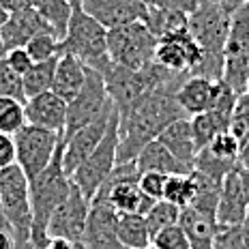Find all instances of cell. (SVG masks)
Returning a JSON list of instances; mask_svg holds the SVG:
<instances>
[{"label":"cell","instance_id":"cell-1","mask_svg":"<svg viewBox=\"0 0 249 249\" xmlns=\"http://www.w3.org/2000/svg\"><path fill=\"white\" fill-rule=\"evenodd\" d=\"M176 90L178 88H159L133 110L118 114V161H133L140 150L157 140L168 124L187 118L176 101Z\"/></svg>","mask_w":249,"mask_h":249},{"label":"cell","instance_id":"cell-2","mask_svg":"<svg viewBox=\"0 0 249 249\" xmlns=\"http://www.w3.org/2000/svg\"><path fill=\"white\" fill-rule=\"evenodd\" d=\"M62 146H65V138H62V144L56 150L52 163L39 176L30 178V204H33L30 245H33V249H45L50 241V219L54 211L60 206V202L69 196L71 185H73L71 176L65 170V163H62Z\"/></svg>","mask_w":249,"mask_h":249},{"label":"cell","instance_id":"cell-3","mask_svg":"<svg viewBox=\"0 0 249 249\" xmlns=\"http://www.w3.org/2000/svg\"><path fill=\"white\" fill-rule=\"evenodd\" d=\"M0 198L7 215L15 249H33V204H30V178L18 163L0 170Z\"/></svg>","mask_w":249,"mask_h":249},{"label":"cell","instance_id":"cell-4","mask_svg":"<svg viewBox=\"0 0 249 249\" xmlns=\"http://www.w3.org/2000/svg\"><path fill=\"white\" fill-rule=\"evenodd\" d=\"M60 52L77 56L97 71L110 60V54H107V28L97 22L90 13L84 11L80 0L73 2V13H71L67 33L60 39Z\"/></svg>","mask_w":249,"mask_h":249},{"label":"cell","instance_id":"cell-5","mask_svg":"<svg viewBox=\"0 0 249 249\" xmlns=\"http://www.w3.org/2000/svg\"><path fill=\"white\" fill-rule=\"evenodd\" d=\"M159 39L142 19L107 30V54L114 62L129 69H144L155 60Z\"/></svg>","mask_w":249,"mask_h":249},{"label":"cell","instance_id":"cell-6","mask_svg":"<svg viewBox=\"0 0 249 249\" xmlns=\"http://www.w3.org/2000/svg\"><path fill=\"white\" fill-rule=\"evenodd\" d=\"M118 110L114 106V114L110 121V129L99 142V146L82 161L71 174V180L80 187V191L88 200L95 198L99 187L112 174L114 165L118 163Z\"/></svg>","mask_w":249,"mask_h":249},{"label":"cell","instance_id":"cell-7","mask_svg":"<svg viewBox=\"0 0 249 249\" xmlns=\"http://www.w3.org/2000/svg\"><path fill=\"white\" fill-rule=\"evenodd\" d=\"M65 133L26 123L13 136L15 140V163L24 170L28 178H35L52 163L56 150L60 148Z\"/></svg>","mask_w":249,"mask_h":249},{"label":"cell","instance_id":"cell-8","mask_svg":"<svg viewBox=\"0 0 249 249\" xmlns=\"http://www.w3.org/2000/svg\"><path fill=\"white\" fill-rule=\"evenodd\" d=\"M232 13L221 2L204 0L189 13V33L202 48V58H224Z\"/></svg>","mask_w":249,"mask_h":249},{"label":"cell","instance_id":"cell-9","mask_svg":"<svg viewBox=\"0 0 249 249\" xmlns=\"http://www.w3.org/2000/svg\"><path fill=\"white\" fill-rule=\"evenodd\" d=\"M224 80L234 90H247L249 82V2L232 13L224 50Z\"/></svg>","mask_w":249,"mask_h":249},{"label":"cell","instance_id":"cell-10","mask_svg":"<svg viewBox=\"0 0 249 249\" xmlns=\"http://www.w3.org/2000/svg\"><path fill=\"white\" fill-rule=\"evenodd\" d=\"M114 106L110 92H107V84L103 75L97 69L88 67L86 82L80 88V92L69 101V112H67V129L65 136L77 131L80 127L92 123L99 118L103 112H107Z\"/></svg>","mask_w":249,"mask_h":249},{"label":"cell","instance_id":"cell-11","mask_svg":"<svg viewBox=\"0 0 249 249\" xmlns=\"http://www.w3.org/2000/svg\"><path fill=\"white\" fill-rule=\"evenodd\" d=\"M86 249H124L118 238V211L106 198H92L84 236Z\"/></svg>","mask_w":249,"mask_h":249},{"label":"cell","instance_id":"cell-12","mask_svg":"<svg viewBox=\"0 0 249 249\" xmlns=\"http://www.w3.org/2000/svg\"><path fill=\"white\" fill-rule=\"evenodd\" d=\"M88 213H90V200H88L80 191V187L73 183L69 196L60 202V206L54 211V215H52L50 226H48V234L69 238V241H73V243H82Z\"/></svg>","mask_w":249,"mask_h":249},{"label":"cell","instance_id":"cell-13","mask_svg":"<svg viewBox=\"0 0 249 249\" xmlns=\"http://www.w3.org/2000/svg\"><path fill=\"white\" fill-rule=\"evenodd\" d=\"M112 114H114V106L107 112H103L99 118H95L92 123L80 127L77 131L65 136V146H62V163H65L67 174H73V170L80 165L88 155L92 153L99 142L103 140V136L107 133L110 129V121H112Z\"/></svg>","mask_w":249,"mask_h":249},{"label":"cell","instance_id":"cell-14","mask_svg":"<svg viewBox=\"0 0 249 249\" xmlns=\"http://www.w3.org/2000/svg\"><path fill=\"white\" fill-rule=\"evenodd\" d=\"M155 60L174 73H191L202 60V48L189 30L159 39Z\"/></svg>","mask_w":249,"mask_h":249},{"label":"cell","instance_id":"cell-15","mask_svg":"<svg viewBox=\"0 0 249 249\" xmlns=\"http://www.w3.org/2000/svg\"><path fill=\"white\" fill-rule=\"evenodd\" d=\"M45 33H54V28L45 22L43 15H41L35 7L9 13L7 22L0 26V35H2V41H4V50L26 48L35 37L45 35ZM56 37H58V35H56Z\"/></svg>","mask_w":249,"mask_h":249},{"label":"cell","instance_id":"cell-16","mask_svg":"<svg viewBox=\"0 0 249 249\" xmlns=\"http://www.w3.org/2000/svg\"><path fill=\"white\" fill-rule=\"evenodd\" d=\"M86 13H90L107 30L144 19L148 4L144 0H80Z\"/></svg>","mask_w":249,"mask_h":249},{"label":"cell","instance_id":"cell-17","mask_svg":"<svg viewBox=\"0 0 249 249\" xmlns=\"http://www.w3.org/2000/svg\"><path fill=\"white\" fill-rule=\"evenodd\" d=\"M24 107H26V123L65 133L69 103L56 95V92L48 90V92L30 97V99H26Z\"/></svg>","mask_w":249,"mask_h":249},{"label":"cell","instance_id":"cell-18","mask_svg":"<svg viewBox=\"0 0 249 249\" xmlns=\"http://www.w3.org/2000/svg\"><path fill=\"white\" fill-rule=\"evenodd\" d=\"M249 213V202L243 191L238 168L232 170L221 183L219 204H217V221L219 226H241Z\"/></svg>","mask_w":249,"mask_h":249},{"label":"cell","instance_id":"cell-19","mask_svg":"<svg viewBox=\"0 0 249 249\" xmlns=\"http://www.w3.org/2000/svg\"><path fill=\"white\" fill-rule=\"evenodd\" d=\"M88 65L82 58L73 54L60 52L58 60H56V71H54V82H52V92H56L69 103L73 97L80 92V88L86 82Z\"/></svg>","mask_w":249,"mask_h":249},{"label":"cell","instance_id":"cell-20","mask_svg":"<svg viewBox=\"0 0 249 249\" xmlns=\"http://www.w3.org/2000/svg\"><path fill=\"white\" fill-rule=\"evenodd\" d=\"M157 140L176 159H180L187 168L194 170V159H196V155H198V144H196L194 131H191L189 116L178 118V121H174L172 124H168L157 136Z\"/></svg>","mask_w":249,"mask_h":249},{"label":"cell","instance_id":"cell-21","mask_svg":"<svg viewBox=\"0 0 249 249\" xmlns=\"http://www.w3.org/2000/svg\"><path fill=\"white\" fill-rule=\"evenodd\" d=\"M180 226L185 228L187 236H189L191 249H213L217 230H219V221H217L215 215L196 211L191 206H183Z\"/></svg>","mask_w":249,"mask_h":249},{"label":"cell","instance_id":"cell-22","mask_svg":"<svg viewBox=\"0 0 249 249\" xmlns=\"http://www.w3.org/2000/svg\"><path fill=\"white\" fill-rule=\"evenodd\" d=\"M133 161H136L140 174L142 172H161V174H185V172H191V168H187L180 159H176L174 155L170 153L161 142H159V140L148 142L146 146L138 153V157L133 159Z\"/></svg>","mask_w":249,"mask_h":249},{"label":"cell","instance_id":"cell-23","mask_svg":"<svg viewBox=\"0 0 249 249\" xmlns=\"http://www.w3.org/2000/svg\"><path fill=\"white\" fill-rule=\"evenodd\" d=\"M213 82L209 77L200 75H187L183 84L176 90V101L185 110L187 116L206 112L211 107V95H213Z\"/></svg>","mask_w":249,"mask_h":249},{"label":"cell","instance_id":"cell-24","mask_svg":"<svg viewBox=\"0 0 249 249\" xmlns=\"http://www.w3.org/2000/svg\"><path fill=\"white\" fill-rule=\"evenodd\" d=\"M150 28V33L157 39L170 37V35H178L189 30V15L178 9H165V7H155L148 4L146 15L142 19Z\"/></svg>","mask_w":249,"mask_h":249},{"label":"cell","instance_id":"cell-25","mask_svg":"<svg viewBox=\"0 0 249 249\" xmlns=\"http://www.w3.org/2000/svg\"><path fill=\"white\" fill-rule=\"evenodd\" d=\"M118 238L124 249H144L153 243L146 217L140 213H123L118 215Z\"/></svg>","mask_w":249,"mask_h":249},{"label":"cell","instance_id":"cell-26","mask_svg":"<svg viewBox=\"0 0 249 249\" xmlns=\"http://www.w3.org/2000/svg\"><path fill=\"white\" fill-rule=\"evenodd\" d=\"M194 174V198L187 206L202 213H209V215L217 217V204H219V194H221V180H215L206 174H200L196 170H191Z\"/></svg>","mask_w":249,"mask_h":249},{"label":"cell","instance_id":"cell-27","mask_svg":"<svg viewBox=\"0 0 249 249\" xmlns=\"http://www.w3.org/2000/svg\"><path fill=\"white\" fill-rule=\"evenodd\" d=\"M189 123H191V131H194L196 144H198V150H200V148H204L206 144H211V140L215 138L217 133L226 131L228 124H230V116L219 114L215 110H206V112L189 116Z\"/></svg>","mask_w":249,"mask_h":249},{"label":"cell","instance_id":"cell-28","mask_svg":"<svg viewBox=\"0 0 249 249\" xmlns=\"http://www.w3.org/2000/svg\"><path fill=\"white\" fill-rule=\"evenodd\" d=\"M58 56H56V58H50V60L35 62V65L22 75L26 99L52 90V82H54V71H56V60H58Z\"/></svg>","mask_w":249,"mask_h":249},{"label":"cell","instance_id":"cell-29","mask_svg":"<svg viewBox=\"0 0 249 249\" xmlns=\"http://www.w3.org/2000/svg\"><path fill=\"white\" fill-rule=\"evenodd\" d=\"M73 2L75 0H35V9L43 15V19L62 39L67 33V26H69L71 13H73Z\"/></svg>","mask_w":249,"mask_h":249},{"label":"cell","instance_id":"cell-30","mask_svg":"<svg viewBox=\"0 0 249 249\" xmlns=\"http://www.w3.org/2000/svg\"><path fill=\"white\" fill-rule=\"evenodd\" d=\"M236 168H238V161H226V159L215 157V155L209 150V146L200 148L198 155H196V159H194V170L196 172L206 174V176H211V178H215V180H221V183H224L226 176L230 174L232 170H236Z\"/></svg>","mask_w":249,"mask_h":249},{"label":"cell","instance_id":"cell-31","mask_svg":"<svg viewBox=\"0 0 249 249\" xmlns=\"http://www.w3.org/2000/svg\"><path fill=\"white\" fill-rule=\"evenodd\" d=\"M180 206L172 204L170 200H155V204L148 209L146 217V224H148V230H150V236H155L157 232H161L163 228L172 226V224H178L180 221Z\"/></svg>","mask_w":249,"mask_h":249},{"label":"cell","instance_id":"cell-32","mask_svg":"<svg viewBox=\"0 0 249 249\" xmlns=\"http://www.w3.org/2000/svg\"><path fill=\"white\" fill-rule=\"evenodd\" d=\"M26 101L13 97H0V131L15 136L26 124Z\"/></svg>","mask_w":249,"mask_h":249},{"label":"cell","instance_id":"cell-33","mask_svg":"<svg viewBox=\"0 0 249 249\" xmlns=\"http://www.w3.org/2000/svg\"><path fill=\"white\" fill-rule=\"evenodd\" d=\"M194 174L185 172V174H170L168 176V183H165V194L163 200H170L176 206H187L194 198Z\"/></svg>","mask_w":249,"mask_h":249},{"label":"cell","instance_id":"cell-34","mask_svg":"<svg viewBox=\"0 0 249 249\" xmlns=\"http://www.w3.org/2000/svg\"><path fill=\"white\" fill-rule=\"evenodd\" d=\"M228 131L234 133V138L241 142V146L249 140V92H241L236 99V106L232 110Z\"/></svg>","mask_w":249,"mask_h":249},{"label":"cell","instance_id":"cell-35","mask_svg":"<svg viewBox=\"0 0 249 249\" xmlns=\"http://www.w3.org/2000/svg\"><path fill=\"white\" fill-rule=\"evenodd\" d=\"M28 50L30 58L35 62H41V60H50V58H56L60 54V39L56 37L54 33H45V35H39L26 45Z\"/></svg>","mask_w":249,"mask_h":249},{"label":"cell","instance_id":"cell-36","mask_svg":"<svg viewBox=\"0 0 249 249\" xmlns=\"http://www.w3.org/2000/svg\"><path fill=\"white\" fill-rule=\"evenodd\" d=\"M0 97H13V99L26 101L22 75L15 73L11 67H9L4 56L0 58Z\"/></svg>","mask_w":249,"mask_h":249},{"label":"cell","instance_id":"cell-37","mask_svg":"<svg viewBox=\"0 0 249 249\" xmlns=\"http://www.w3.org/2000/svg\"><path fill=\"white\" fill-rule=\"evenodd\" d=\"M209 150L215 157L226 159V161H238V153H241V142L234 138L232 131H221L211 140V144H206Z\"/></svg>","mask_w":249,"mask_h":249},{"label":"cell","instance_id":"cell-38","mask_svg":"<svg viewBox=\"0 0 249 249\" xmlns=\"http://www.w3.org/2000/svg\"><path fill=\"white\" fill-rule=\"evenodd\" d=\"M153 245H157L159 249H191L189 236H187L185 228L180 226V221L157 232L153 236Z\"/></svg>","mask_w":249,"mask_h":249},{"label":"cell","instance_id":"cell-39","mask_svg":"<svg viewBox=\"0 0 249 249\" xmlns=\"http://www.w3.org/2000/svg\"><path fill=\"white\" fill-rule=\"evenodd\" d=\"M213 249H249L245 228L241 226H219L213 243Z\"/></svg>","mask_w":249,"mask_h":249},{"label":"cell","instance_id":"cell-40","mask_svg":"<svg viewBox=\"0 0 249 249\" xmlns=\"http://www.w3.org/2000/svg\"><path fill=\"white\" fill-rule=\"evenodd\" d=\"M168 176L170 174H161V172H142L140 174V189H142L148 198L163 200Z\"/></svg>","mask_w":249,"mask_h":249},{"label":"cell","instance_id":"cell-41","mask_svg":"<svg viewBox=\"0 0 249 249\" xmlns=\"http://www.w3.org/2000/svg\"><path fill=\"white\" fill-rule=\"evenodd\" d=\"M4 58H7L9 67H11L15 73H19V75H24L26 71H28L30 67L35 65V60L30 58V54H28V50H26V48H13V50H7Z\"/></svg>","mask_w":249,"mask_h":249},{"label":"cell","instance_id":"cell-42","mask_svg":"<svg viewBox=\"0 0 249 249\" xmlns=\"http://www.w3.org/2000/svg\"><path fill=\"white\" fill-rule=\"evenodd\" d=\"M15 163V140L9 133L0 131V170Z\"/></svg>","mask_w":249,"mask_h":249},{"label":"cell","instance_id":"cell-43","mask_svg":"<svg viewBox=\"0 0 249 249\" xmlns=\"http://www.w3.org/2000/svg\"><path fill=\"white\" fill-rule=\"evenodd\" d=\"M146 4H155V7H165V9H178L187 15L194 13L204 0H144Z\"/></svg>","mask_w":249,"mask_h":249},{"label":"cell","instance_id":"cell-44","mask_svg":"<svg viewBox=\"0 0 249 249\" xmlns=\"http://www.w3.org/2000/svg\"><path fill=\"white\" fill-rule=\"evenodd\" d=\"M2 4L7 7L9 13H13V11H22V9L35 7V0H2Z\"/></svg>","mask_w":249,"mask_h":249},{"label":"cell","instance_id":"cell-45","mask_svg":"<svg viewBox=\"0 0 249 249\" xmlns=\"http://www.w3.org/2000/svg\"><path fill=\"white\" fill-rule=\"evenodd\" d=\"M45 249H75V243L69 238H60V236H50Z\"/></svg>","mask_w":249,"mask_h":249},{"label":"cell","instance_id":"cell-46","mask_svg":"<svg viewBox=\"0 0 249 249\" xmlns=\"http://www.w3.org/2000/svg\"><path fill=\"white\" fill-rule=\"evenodd\" d=\"M0 249H15V241L11 232L0 230Z\"/></svg>","mask_w":249,"mask_h":249},{"label":"cell","instance_id":"cell-47","mask_svg":"<svg viewBox=\"0 0 249 249\" xmlns=\"http://www.w3.org/2000/svg\"><path fill=\"white\" fill-rule=\"evenodd\" d=\"M238 165L249 170V140L241 146V153H238Z\"/></svg>","mask_w":249,"mask_h":249},{"label":"cell","instance_id":"cell-48","mask_svg":"<svg viewBox=\"0 0 249 249\" xmlns=\"http://www.w3.org/2000/svg\"><path fill=\"white\" fill-rule=\"evenodd\" d=\"M247 2H249V0H221V4H224L230 13H234L236 9H241L243 4H247Z\"/></svg>","mask_w":249,"mask_h":249},{"label":"cell","instance_id":"cell-49","mask_svg":"<svg viewBox=\"0 0 249 249\" xmlns=\"http://www.w3.org/2000/svg\"><path fill=\"white\" fill-rule=\"evenodd\" d=\"M238 174H241L243 191H245V196H247V202H249V170H245V168H241V165H238Z\"/></svg>","mask_w":249,"mask_h":249},{"label":"cell","instance_id":"cell-50","mask_svg":"<svg viewBox=\"0 0 249 249\" xmlns=\"http://www.w3.org/2000/svg\"><path fill=\"white\" fill-rule=\"evenodd\" d=\"M0 230L11 232V228H9V221H7V215H4V209H2V198H0Z\"/></svg>","mask_w":249,"mask_h":249},{"label":"cell","instance_id":"cell-51","mask_svg":"<svg viewBox=\"0 0 249 249\" xmlns=\"http://www.w3.org/2000/svg\"><path fill=\"white\" fill-rule=\"evenodd\" d=\"M7 18H9V11H7V7L2 4V0H0V26L7 22Z\"/></svg>","mask_w":249,"mask_h":249},{"label":"cell","instance_id":"cell-52","mask_svg":"<svg viewBox=\"0 0 249 249\" xmlns=\"http://www.w3.org/2000/svg\"><path fill=\"white\" fill-rule=\"evenodd\" d=\"M243 228H245V234H247V241H249V213H247L245 221H243Z\"/></svg>","mask_w":249,"mask_h":249},{"label":"cell","instance_id":"cell-53","mask_svg":"<svg viewBox=\"0 0 249 249\" xmlns=\"http://www.w3.org/2000/svg\"><path fill=\"white\" fill-rule=\"evenodd\" d=\"M7 54V50H4V41H2V35H0V58Z\"/></svg>","mask_w":249,"mask_h":249},{"label":"cell","instance_id":"cell-54","mask_svg":"<svg viewBox=\"0 0 249 249\" xmlns=\"http://www.w3.org/2000/svg\"><path fill=\"white\" fill-rule=\"evenodd\" d=\"M75 249H86V247H84V243H75Z\"/></svg>","mask_w":249,"mask_h":249},{"label":"cell","instance_id":"cell-55","mask_svg":"<svg viewBox=\"0 0 249 249\" xmlns=\"http://www.w3.org/2000/svg\"><path fill=\"white\" fill-rule=\"evenodd\" d=\"M144 249H159V247H157V245H153V243H150V245H146Z\"/></svg>","mask_w":249,"mask_h":249},{"label":"cell","instance_id":"cell-56","mask_svg":"<svg viewBox=\"0 0 249 249\" xmlns=\"http://www.w3.org/2000/svg\"><path fill=\"white\" fill-rule=\"evenodd\" d=\"M245 92H249V82H247V90H245Z\"/></svg>","mask_w":249,"mask_h":249},{"label":"cell","instance_id":"cell-57","mask_svg":"<svg viewBox=\"0 0 249 249\" xmlns=\"http://www.w3.org/2000/svg\"><path fill=\"white\" fill-rule=\"evenodd\" d=\"M213 2H221V0H213Z\"/></svg>","mask_w":249,"mask_h":249}]
</instances>
